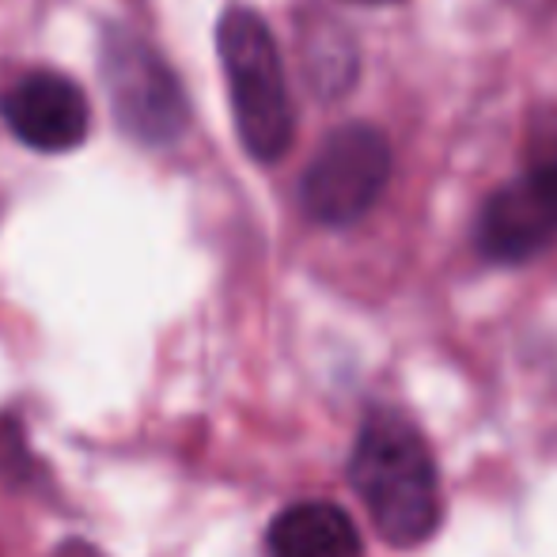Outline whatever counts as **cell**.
Here are the masks:
<instances>
[{
	"label": "cell",
	"instance_id": "1",
	"mask_svg": "<svg viewBox=\"0 0 557 557\" xmlns=\"http://www.w3.org/2000/svg\"><path fill=\"white\" fill-rule=\"evenodd\" d=\"M357 490L375 531L391 546H421L441 523V482L421 433L398 413H372L349 459Z\"/></svg>",
	"mask_w": 557,
	"mask_h": 557
},
{
	"label": "cell",
	"instance_id": "2",
	"mask_svg": "<svg viewBox=\"0 0 557 557\" xmlns=\"http://www.w3.org/2000/svg\"><path fill=\"white\" fill-rule=\"evenodd\" d=\"M216 50H221L227 99H232L235 133L243 148L258 163L281 160L293 145L296 111L270 23L258 8L232 0L216 20Z\"/></svg>",
	"mask_w": 557,
	"mask_h": 557
},
{
	"label": "cell",
	"instance_id": "3",
	"mask_svg": "<svg viewBox=\"0 0 557 557\" xmlns=\"http://www.w3.org/2000/svg\"><path fill=\"white\" fill-rule=\"evenodd\" d=\"M99 76L111 111L137 145H175L190 125V99L163 53L125 23H107L99 38Z\"/></svg>",
	"mask_w": 557,
	"mask_h": 557
},
{
	"label": "cell",
	"instance_id": "4",
	"mask_svg": "<svg viewBox=\"0 0 557 557\" xmlns=\"http://www.w3.org/2000/svg\"><path fill=\"white\" fill-rule=\"evenodd\" d=\"M391 140L380 125L345 122L323 137L300 178V206L326 227L357 224L391 183Z\"/></svg>",
	"mask_w": 557,
	"mask_h": 557
},
{
	"label": "cell",
	"instance_id": "5",
	"mask_svg": "<svg viewBox=\"0 0 557 557\" xmlns=\"http://www.w3.org/2000/svg\"><path fill=\"white\" fill-rule=\"evenodd\" d=\"M557 243V140L505 183L478 216V250L490 262H528Z\"/></svg>",
	"mask_w": 557,
	"mask_h": 557
},
{
	"label": "cell",
	"instance_id": "6",
	"mask_svg": "<svg viewBox=\"0 0 557 557\" xmlns=\"http://www.w3.org/2000/svg\"><path fill=\"white\" fill-rule=\"evenodd\" d=\"M4 125L35 152H69L91 129V107L81 84L61 69H27L0 91Z\"/></svg>",
	"mask_w": 557,
	"mask_h": 557
},
{
	"label": "cell",
	"instance_id": "7",
	"mask_svg": "<svg viewBox=\"0 0 557 557\" xmlns=\"http://www.w3.org/2000/svg\"><path fill=\"white\" fill-rule=\"evenodd\" d=\"M270 557H360L352 520L331 500H300L270 523Z\"/></svg>",
	"mask_w": 557,
	"mask_h": 557
},
{
	"label": "cell",
	"instance_id": "8",
	"mask_svg": "<svg viewBox=\"0 0 557 557\" xmlns=\"http://www.w3.org/2000/svg\"><path fill=\"white\" fill-rule=\"evenodd\" d=\"M304 69L319 96L337 99L342 91H349L352 76H357V46L349 42L345 30L319 27L304 42Z\"/></svg>",
	"mask_w": 557,
	"mask_h": 557
},
{
	"label": "cell",
	"instance_id": "9",
	"mask_svg": "<svg viewBox=\"0 0 557 557\" xmlns=\"http://www.w3.org/2000/svg\"><path fill=\"white\" fill-rule=\"evenodd\" d=\"M357 4H403V0H357Z\"/></svg>",
	"mask_w": 557,
	"mask_h": 557
}]
</instances>
